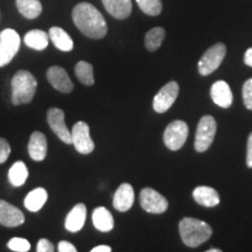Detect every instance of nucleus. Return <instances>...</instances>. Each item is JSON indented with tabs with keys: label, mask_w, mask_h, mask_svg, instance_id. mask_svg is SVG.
<instances>
[{
	"label": "nucleus",
	"mask_w": 252,
	"mask_h": 252,
	"mask_svg": "<svg viewBox=\"0 0 252 252\" xmlns=\"http://www.w3.org/2000/svg\"><path fill=\"white\" fill-rule=\"evenodd\" d=\"M72 21L83 35L90 39H103L108 33V25L103 14L90 2H80L72 9Z\"/></svg>",
	"instance_id": "obj_1"
},
{
	"label": "nucleus",
	"mask_w": 252,
	"mask_h": 252,
	"mask_svg": "<svg viewBox=\"0 0 252 252\" xmlns=\"http://www.w3.org/2000/svg\"><path fill=\"white\" fill-rule=\"evenodd\" d=\"M179 232L185 245L188 248H197L212 237L213 229L204 220L185 217L179 223Z\"/></svg>",
	"instance_id": "obj_2"
},
{
	"label": "nucleus",
	"mask_w": 252,
	"mask_h": 252,
	"mask_svg": "<svg viewBox=\"0 0 252 252\" xmlns=\"http://www.w3.org/2000/svg\"><path fill=\"white\" fill-rule=\"evenodd\" d=\"M12 103L23 105L33 100L35 96L37 82L34 75L28 70H18L12 78Z\"/></svg>",
	"instance_id": "obj_3"
},
{
	"label": "nucleus",
	"mask_w": 252,
	"mask_h": 252,
	"mask_svg": "<svg viewBox=\"0 0 252 252\" xmlns=\"http://www.w3.org/2000/svg\"><path fill=\"white\" fill-rule=\"evenodd\" d=\"M217 131V124L213 116H203L198 122L196 133H195V150L203 153L212 146Z\"/></svg>",
	"instance_id": "obj_4"
},
{
	"label": "nucleus",
	"mask_w": 252,
	"mask_h": 252,
	"mask_svg": "<svg viewBox=\"0 0 252 252\" xmlns=\"http://www.w3.org/2000/svg\"><path fill=\"white\" fill-rule=\"evenodd\" d=\"M21 39L17 31L12 28L0 32V68L7 65L20 49Z\"/></svg>",
	"instance_id": "obj_5"
},
{
	"label": "nucleus",
	"mask_w": 252,
	"mask_h": 252,
	"mask_svg": "<svg viewBox=\"0 0 252 252\" xmlns=\"http://www.w3.org/2000/svg\"><path fill=\"white\" fill-rule=\"evenodd\" d=\"M226 54V47L224 43L219 42L210 47L209 49L206 50V53L202 55V58L198 61L197 68L198 72L202 76H208L213 74L214 71L217 70L223 62Z\"/></svg>",
	"instance_id": "obj_6"
},
{
	"label": "nucleus",
	"mask_w": 252,
	"mask_h": 252,
	"mask_svg": "<svg viewBox=\"0 0 252 252\" xmlns=\"http://www.w3.org/2000/svg\"><path fill=\"white\" fill-rule=\"evenodd\" d=\"M189 128L184 121H174L167 125L163 132V143L167 149L171 151H179L184 147L188 138Z\"/></svg>",
	"instance_id": "obj_7"
},
{
	"label": "nucleus",
	"mask_w": 252,
	"mask_h": 252,
	"mask_svg": "<svg viewBox=\"0 0 252 252\" xmlns=\"http://www.w3.org/2000/svg\"><path fill=\"white\" fill-rule=\"evenodd\" d=\"M71 140L75 149L81 154H90L94 150V143L90 137V127L86 122H77L72 126Z\"/></svg>",
	"instance_id": "obj_8"
},
{
	"label": "nucleus",
	"mask_w": 252,
	"mask_h": 252,
	"mask_svg": "<svg viewBox=\"0 0 252 252\" xmlns=\"http://www.w3.org/2000/svg\"><path fill=\"white\" fill-rule=\"evenodd\" d=\"M179 84L175 81H171L165 84L161 89L158 91L153 99V109L158 113H163L168 111L178 98Z\"/></svg>",
	"instance_id": "obj_9"
},
{
	"label": "nucleus",
	"mask_w": 252,
	"mask_h": 252,
	"mask_svg": "<svg viewBox=\"0 0 252 252\" xmlns=\"http://www.w3.org/2000/svg\"><path fill=\"white\" fill-rule=\"evenodd\" d=\"M140 206L147 213L162 214L168 208V201L159 191L146 187L140 191Z\"/></svg>",
	"instance_id": "obj_10"
},
{
	"label": "nucleus",
	"mask_w": 252,
	"mask_h": 252,
	"mask_svg": "<svg viewBox=\"0 0 252 252\" xmlns=\"http://www.w3.org/2000/svg\"><path fill=\"white\" fill-rule=\"evenodd\" d=\"M64 112L59 108H50L47 112V122L52 131L58 135L59 139L64 144H72L71 132L65 125Z\"/></svg>",
	"instance_id": "obj_11"
},
{
	"label": "nucleus",
	"mask_w": 252,
	"mask_h": 252,
	"mask_svg": "<svg viewBox=\"0 0 252 252\" xmlns=\"http://www.w3.org/2000/svg\"><path fill=\"white\" fill-rule=\"evenodd\" d=\"M47 80L60 93L69 94L74 89V83L69 77L67 70L59 65H53L47 70Z\"/></svg>",
	"instance_id": "obj_12"
},
{
	"label": "nucleus",
	"mask_w": 252,
	"mask_h": 252,
	"mask_svg": "<svg viewBox=\"0 0 252 252\" xmlns=\"http://www.w3.org/2000/svg\"><path fill=\"white\" fill-rule=\"evenodd\" d=\"M25 222V215L20 209L13 204L0 200V224L7 228L20 226Z\"/></svg>",
	"instance_id": "obj_13"
},
{
	"label": "nucleus",
	"mask_w": 252,
	"mask_h": 252,
	"mask_svg": "<svg viewBox=\"0 0 252 252\" xmlns=\"http://www.w3.org/2000/svg\"><path fill=\"white\" fill-rule=\"evenodd\" d=\"M113 207L118 212L130 210L134 203V189L130 184H122L113 195Z\"/></svg>",
	"instance_id": "obj_14"
},
{
	"label": "nucleus",
	"mask_w": 252,
	"mask_h": 252,
	"mask_svg": "<svg viewBox=\"0 0 252 252\" xmlns=\"http://www.w3.org/2000/svg\"><path fill=\"white\" fill-rule=\"evenodd\" d=\"M210 96L213 102L220 108L228 109L232 104V93L229 84L225 81H217L212 86L210 89Z\"/></svg>",
	"instance_id": "obj_15"
},
{
	"label": "nucleus",
	"mask_w": 252,
	"mask_h": 252,
	"mask_svg": "<svg viewBox=\"0 0 252 252\" xmlns=\"http://www.w3.org/2000/svg\"><path fill=\"white\" fill-rule=\"evenodd\" d=\"M47 138L46 135L40 131L33 132L28 143V153L32 160L34 161H42L47 156Z\"/></svg>",
	"instance_id": "obj_16"
},
{
	"label": "nucleus",
	"mask_w": 252,
	"mask_h": 252,
	"mask_svg": "<svg viewBox=\"0 0 252 252\" xmlns=\"http://www.w3.org/2000/svg\"><path fill=\"white\" fill-rule=\"evenodd\" d=\"M87 220V207L83 203H77L65 217L64 226L69 232H77L83 228Z\"/></svg>",
	"instance_id": "obj_17"
},
{
	"label": "nucleus",
	"mask_w": 252,
	"mask_h": 252,
	"mask_svg": "<svg viewBox=\"0 0 252 252\" xmlns=\"http://www.w3.org/2000/svg\"><path fill=\"white\" fill-rule=\"evenodd\" d=\"M193 197L198 204L206 208H214L220 204V195L215 189L208 186H198L194 189Z\"/></svg>",
	"instance_id": "obj_18"
},
{
	"label": "nucleus",
	"mask_w": 252,
	"mask_h": 252,
	"mask_svg": "<svg viewBox=\"0 0 252 252\" xmlns=\"http://www.w3.org/2000/svg\"><path fill=\"white\" fill-rule=\"evenodd\" d=\"M104 7L111 14L113 18L118 20L130 17L132 12V1L131 0H102Z\"/></svg>",
	"instance_id": "obj_19"
},
{
	"label": "nucleus",
	"mask_w": 252,
	"mask_h": 252,
	"mask_svg": "<svg viewBox=\"0 0 252 252\" xmlns=\"http://www.w3.org/2000/svg\"><path fill=\"white\" fill-rule=\"evenodd\" d=\"M93 224L94 228L102 232L111 231L115 226L112 214L106 208L97 207L93 212Z\"/></svg>",
	"instance_id": "obj_20"
},
{
	"label": "nucleus",
	"mask_w": 252,
	"mask_h": 252,
	"mask_svg": "<svg viewBox=\"0 0 252 252\" xmlns=\"http://www.w3.org/2000/svg\"><path fill=\"white\" fill-rule=\"evenodd\" d=\"M47 200H48V193L45 188H35L33 190H31L27 194V196L25 197V207L27 210H30L32 213H36L39 210L42 209V207L45 206Z\"/></svg>",
	"instance_id": "obj_21"
},
{
	"label": "nucleus",
	"mask_w": 252,
	"mask_h": 252,
	"mask_svg": "<svg viewBox=\"0 0 252 252\" xmlns=\"http://www.w3.org/2000/svg\"><path fill=\"white\" fill-rule=\"evenodd\" d=\"M49 39L61 52H71L74 49V41L70 35L61 27H52L49 30Z\"/></svg>",
	"instance_id": "obj_22"
},
{
	"label": "nucleus",
	"mask_w": 252,
	"mask_h": 252,
	"mask_svg": "<svg viewBox=\"0 0 252 252\" xmlns=\"http://www.w3.org/2000/svg\"><path fill=\"white\" fill-rule=\"evenodd\" d=\"M24 42L28 48L41 52L48 47L49 35L41 30H32L26 33L24 37Z\"/></svg>",
	"instance_id": "obj_23"
},
{
	"label": "nucleus",
	"mask_w": 252,
	"mask_h": 252,
	"mask_svg": "<svg viewBox=\"0 0 252 252\" xmlns=\"http://www.w3.org/2000/svg\"><path fill=\"white\" fill-rule=\"evenodd\" d=\"M15 4L21 15L30 20L36 19L42 12V4L40 0H15Z\"/></svg>",
	"instance_id": "obj_24"
},
{
	"label": "nucleus",
	"mask_w": 252,
	"mask_h": 252,
	"mask_svg": "<svg viewBox=\"0 0 252 252\" xmlns=\"http://www.w3.org/2000/svg\"><path fill=\"white\" fill-rule=\"evenodd\" d=\"M28 168L23 161H17L12 165L8 171V180L13 187H21L28 179Z\"/></svg>",
	"instance_id": "obj_25"
},
{
	"label": "nucleus",
	"mask_w": 252,
	"mask_h": 252,
	"mask_svg": "<svg viewBox=\"0 0 252 252\" xmlns=\"http://www.w3.org/2000/svg\"><path fill=\"white\" fill-rule=\"evenodd\" d=\"M166 36V31L162 27H154L145 35V47L149 52H156L161 47Z\"/></svg>",
	"instance_id": "obj_26"
},
{
	"label": "nucleus",
	"mask_w": 252,
	"mask_h": 252,
	"mask_svg": "<svg viewBox=\"0 0 252 252\" xmlns=\"http://www.w3.org/2000/svg\"><path fill=\"white\" fill-rule=\"evenodd\" d=\"M75 74L81 83L84 86L91 87L94 84V67L87 61H80L77 62L76 67H75Z\"/></svg>",
	"instance_id": "obj_27"
},
{
	"label": "nucleus",
	"mask_w": 252,
	"mask_h": 252,
	"mask_svg": "<svg viewBox=\"0 0 252 252\" xmlns=\"http://www.w3.org/2000/svg\"><path fill=\"white\" fill-rule=\"evenodd\" d=\"M138 6L145 14L152 15H159L162 11V4L161 0H135Z\"/></svg>",
	"instance_id": "obj_28"
},
{
	"label": "nucleus",
	"mask_w": 252,
	"mask_h": 252,
	"mask_svg": "<svg viewBox=\"0 0 252 252\" xmlns=\"http://www.w3.org/2000/svg\"><path fill=\"white\" fill-rule=\"evenodd\" d=\"M7 247L14 252H27L31 250V243L27 239L21 237H13L8 241Z\"/></svg>",
	"instance_id": "obj_29"
},
{
	"label": "nucleus",
	"mask_w": 252,
	"mask_h": 252,
	"mask_svg": "<svg viewBox=\"0 0 252 252\" xmlns=\"http://www.w3.org/2000/svg\"><path fill=\"white\" fill-rule=\"evenodd\" d=\"M242 96H243L245 108L252 110V78H249L244 83L243 89H242Z\"/></svg>",
	"instance_id": "obj_30"
},
{
	"label": "nucleus",
	"mask_w": 252,
	"mask_h": 252,
	"mask_svg": "<svg viewBox=\"0 0 252 252\" xmlns=\"http://www.w3.org/2000/svg\"><path fill=\"white\" fill-rule=\"evenodd\" d=\"M11 154V146L5 138H0V165L7 161Z\"/></svg>",
	"instance_id": "obj_31"
},
{
	"label": "nucleus",
	"mask_w": 252,
	"mask_h": 252,
	"mask_svg": "<svg viewBox=\"0 0 252 252\" xmlns=\"http://www.w3.org/2000/svg\"><path fill=\"white\" fill-rule=\"evenodd\" d=\"M54 250V245L47 238H41L36 245L37 252H53Z\"/></svg>",
	"instance_id": "obj_32"
},
{
	"label": "nucleus",
	"mask_w": 252,
	"mask_h": 252,
	"mask_svg": "<svg viewBox=\"0 0 252 252\" xmlns=\"http://www.w3.org/2000/svg\"><path fill=\"white\" fill-rule=\"evenodd\" d=\"M58 250L60 252H76L77 249L74 244L69 243L67 241H61L58 245Z\"/></svg>",
	"instance_id": "obj_33"
},
{
	"label": "nucleus",
	"mask_w": 252,
	"mask_h": 252,
	"mask_svg": "<svg viewBox=\"0 0 252 252\" xmlns=\"http://www.w3.org/2000/svg\"><path fill=\"white\" fill-rule=\"evenodd\" d=\"M247 165L249 168H252V132L249 135L247 146Z\"/></svg>",
	"instance_id": "obj_34"
},
{
	"label": "nucleus",
	"mask_w": 252,
	"mask_h": 252,
	"mask_svg": "<svg viewBox=\"0 0 252 252\" xmlns=\"http://www.w3.org/2000/svg\"><path fill=\"white\" fill-rule=\"evenodd\" d=\"M244 62H245V64L252 68V47H251V48H249L247 52H245Z\"/></svg>",
	"instance_id": "obj_35"
},
{
	"label": "nucleus",
	"mask_w": 252,
	"mask_h": 252,
	"mask_svg": "<svg viewBox=\"0 0 252 252\" xmlns=\"http://www.w3.org/2000/svg\"><path fill=\"white\" fill-rule=\"evenodd\" d=\"M112 249L109 245H98V247L93 248L91 252H111Z\"/></svg>",
	"instance_id": "obj_36"
},
{
	"label": "nucleus",
	"mask_w": 252,
	"mask_h": 252,
	"mask_svg": "<svg viewBox=\"0 0 252 252\" xmlns=\"http://www.w3.org/2000/svg\"><path fill=\"white\" fill-rule=\"evenodd\" d=\"M220 251H222V250H220V249H215V248L207 250V252H220Z\"/></svg>",
	"instance_id": "obj_37"
}]
</instances>
